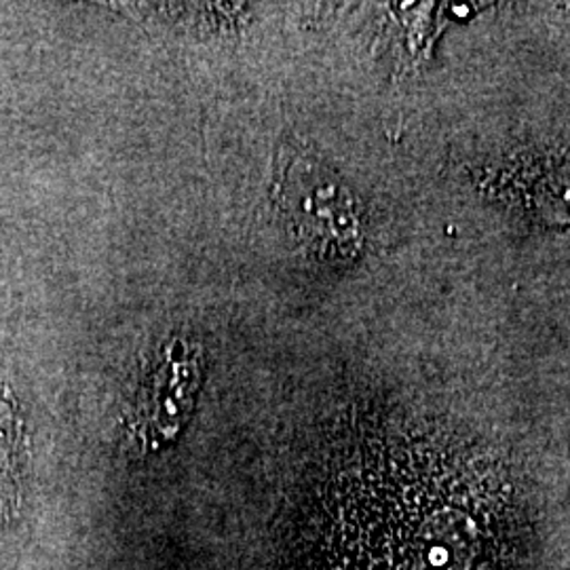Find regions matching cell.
Segmentation results:
<instances>
[{
    "instance_id": "obj_1",
    "label": "cell",
    "mask_w": 570,
    "mask_h": 570,
    "mask_svg": "<svg viewBox=\"0 0 570 570\" xmlns=\"http://www.w3.org/2000/svg\"><path fill=\"white\" fill-rule=\"evenodd\" d=\"M273 204L289 239L306 258L348 266L362 256L366 226L360 199L343 176L294 136L277 146Z\"/></svg>"
},
{
    "instance_id": "obj_3",
    "label": "cell",
    "mask_w": 570,
    "mask_h": 570,
    "mask_svg": "<svg viewBox=\"0 0 570 570\" xmlns=\"http://www.w3.org/2000/svg\"><path fill=\"white\" fill-rule=\"evenodd\" d=\"M18 440L20 428L11 406L0 400V494L9 487H16V463H18Z\"/></svg>"
},
{
    "instance_id": "obj_2",
    "label": "cell",
    "mask_w": 570,
    "mask_h": 570,
    "mask_svg": "<svg viewBox=\"0 0 570 570\" xmlns=\"http://www.w3.org/2000/svg\"><path fill=\"white\" fill-rule=\"evenodd\" d=\"M204 379V348L186 338L165 343L150 367L134 414V435L144 449L174 440L183 429Z\"/></svg>"
}]
</instances>
